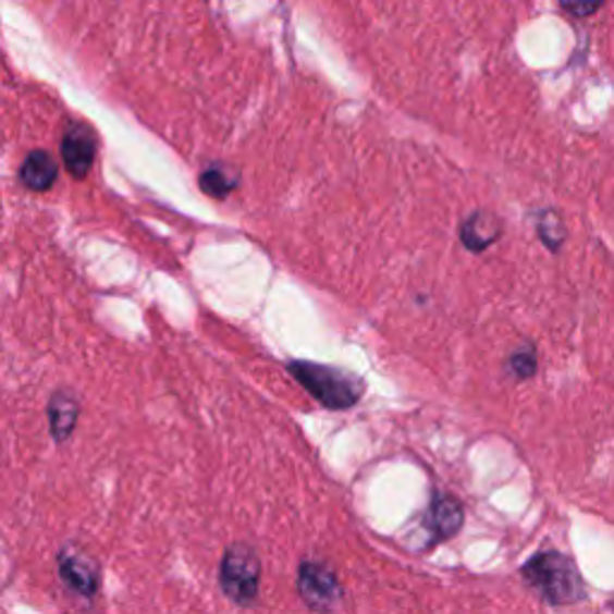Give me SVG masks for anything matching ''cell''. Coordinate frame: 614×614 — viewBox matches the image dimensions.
Masks as SVG:
<instances>
[{"instance_id":"1","label":"cell","mask_w":614,"mask_h":614,"mask_svg":"<svg viewBox=\"0 0 614 614\" xmlns=\"http://www.w3.org/2000/svg\"><path fill=\"white\" fill-rule=\"evenodd\" d=\"M521 578L536 590L542 602L552 607L578 605L588 598L586 581L569 554L557 550H542L521 566Z\"/></svg>"},{"instance_id":"2","label":"cell","mask_w":614,"mask_h":614,"mask_svg":"<svg viewBox=\"0 0 614 614\" xmlns=\"http://www.w3.org/2000/svg\"><path fill=\"white\" fill-rule=\"evenodd\" d=\"M288 372L307 394L320 401L329 410H348L365 394V382L360 377L341 368H332V365L291 360Z\"/></svg>"},{"instance_id":"3","label":"cell","mask_w":614,"mask_h":614,"mask_svg":"<svg viewBox=\"0 0 614 614\" xmlns=\"http://www.w3.org/2000/svg\"><path fill=\"white\" fill-rule=\"evenodd\" d=\"M259 576H262V562H259L255 548L245 545V542H235V545L223 552L219 584L235 605H253L259 593Z\"/></svg>"},{"instance_id":"4","label":"cell","mask_w":614,"mask_h":614,"mask_svg":"<svg viewBox=\"0 0 614 614\" xmlns=\"http://www.w3.org/2000/svg\"><path fill=\"white\" fill-rule=\"evenodd\" d=\"M298 593L312 612L327 614L339 607L341 598H344V588H341L339 576L334 574L332 566L307 560L300 564L298 572Z\"/></svg>"},{"instance_id":"5","label":"cell","mask_w":614,"mask_h":614,"mask_svg":"<svg viewBox=\"0 0 614 614\" xmlns=\"http://www.w3.org/2000/svg\"><path fill=\"white\" fill-rule=\"evenodd\" d=\"M58 574H61V581L82 598H94L99 593V564L82 548L65 545L58 552Z\"/></svg>"},{"instance_id":"6","label":"cell","mask_w":614,"mask_h":614,"mask_svg":"<svg viewBox=\"0 0 614 614\" xmlns=\"http://www.w3.org/2000/svg\"><path fill=\"white\" fill-rule=\"evenodd\" d=\"M464 504L452 494H437L432 500L428 516H425V530L432 533L430 542L452 540L464 528Z\"/></svg>"},{"instance_id":"7","label":"cell","mask_w":614,"mask_h":614,"mask_svg":"<svg viewBox=\"0 0 614 614\" xmlns=\"http://www.w3.org/2000/svg\"><path fill=\"white\" fill-rule=\"evenodd\" d=\"M94 154H97V139L85 125H75L63 137V161L73 179H87L94 167Z\"/></svg>"},{"instance_id":"8","label":"cell","mask_w":614,"mask_h":614,"mask_svg":"<svg viewBox=\"0 0 614 614\" xmlns=\"http://www.w3.org/2000/svg\"><path fill=\"white\" fill-rule=\"evenodd\" d=\"M458 238L470 253H486L502 238V219L492 211H476L458 229Z\"/></svg>"},{"instance_id":"9","label":"cell","mask_w":614,"mask_h":614,"mask_svg":"<svg viewBox=\"0 0 614 614\" xmlns=\"http://www.w3.org/2000/svg\"><path fill=\"white\" fill-rule=\"evenodd\" d=\"M79 418V401L73 392L61 389L49 401V425L56 442H65L73 434Z\"/></svg>"},{"instance_id":"10","label":"cell","mask_w":614,"mask_h":614,"mask_svg":"<svg viewBox=\"0 0 614 614\" xmlns=\"http://www.w3.org/2000/svg\"><path fill=\"white\" fill-rule=\"evenodd\" d=\"M58 179V163L49 151H29L20 169V181L34 193L51 191Z\"/></svg>"},{"instance_id":"11","label":"cell","mask_w":614,"mask_h":614,"mask_svg":"<svg viewBox=\"0 0 614 614\" xmlns=\"http://www.w3.org/2000/svg\"><path fill=\"white\" fill-rule=\"evenodd\" d=\"M538 229V238L542 241V245L548 247L550 253H560L562 245L566 243V226L562 217L554 209H545L540 211V217L536 221Z\"/></svg>"},{"instance_id":"12","label":"cell","mask_w":614,"mask_h":614,"mask_svg":"<svg viewBox=\"0 0 614 614\" xmlns=\"http://www.w3.org/2000/svg\"><path fill=\"white\" fill-rule=\"evenodd\" d=\"M199 185H202V191L211 197L223 199L229 193L235 191V185H238V173L233 169L223 167V163H214V167H209L202 179H199Z\"/></svg>"},{"instance_id":"13","label":"cell","mask_w":614,"mask_h":614,"mask_svg":"<svg viewBox=\"0 0 614 614\" xmlns=\"http://www.w3.org/2000/svg\"><path fill=\"white\" fill-rule=\"evenodd\" d=\"M504 370L516 382H526L538 372V351L533 344H524L509 353V358L504 363Z\"/></svg>"},{"instance_id":"14","label":"cell","mask_w":614,"mask_h":614,"mask_svg":"<svg viewBox=\"0 0 614 614\" xmlns=\"http://www.w3.org/2000/svg\"><path fill=\"white\" fill-rule=\"evenodd\" d=\"M560 5L574 17H590L605 5V0H560Z\"/></svg>"},{"instance_id":"15","label":"cell","mask_w":614,"mask_h":614,"mask_svg":"<svg viewBox=\"0 0 614 614\" xmlns=\"http://www.w3.org/2000/svg\"><path fill=\"white\" fill-rule=\"evenodd\" d=\"M612 614H614V602H612Z\"/></svg>"}]
</instances>
